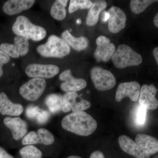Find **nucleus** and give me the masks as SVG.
<instances>
[{
  "label": "nucleus",
  "instance_id": "1",
  "mask_svg": "<svg viewBox=\"0 0 158 158\" xmlns=\"http://www.w3.org/2000/svg\"><path fill=\"white\" fill-rule=\"evenodd\" d=\"M64 130L79 136H88L97 128L95 119L84 111L73 112L64 117L61 123Z\"/></svg>",
  "mask_w": 158,
  "mask_h": 158
},
{
  "label": "nucleus",
  "instance_id": "2",
  "mask_svg": "<svg viewBox=\"0 0 158 158\" xmlns=\"http://www.w3.org/2000/svg\"><path fill=\"white\" fill-rule=\"evenodd\" d=\"M12 30L16 36H21L35 41L42 40L47 35L45 29L32 23L29 19L23 15L16 18Z\"/></svg>",
  "mask_w": 158,
  "mask_h": 158
},
{
  "label": "nucleus",
  "instance_id": "3",
  "mask_svg": "<svg viewBox=\"0 0 158 158\" xmlns=\"http://www.w3.org/2000/svg\"><path fill=\"white\" fill-rule=\"evenodd\" d=\"M37 51L42 56L62 58L70 53V48L62 38L52 35L48 37L47 42L37 47Z\"/></svg>",
  "mask_w": 158,
  "mask_h": 158
},
{
  "label": "nucleus",
  "instance_id": "4",
  "mask_svg": "<svg viewBox=\"0 0 158 158\" xmlns=\"http://www.w3.org/2000/svg\"><path fill=\"white\" fill-rule=\"evenodd\" d=\"M111 59L114 66L120 69L139 65L143 61L140 54L125 44L118 46Z\"/></svg>",
  "mask_w": 158,
  "mask_h": 158
},
{
  "label": "nucleus",
  "instance_id": "5",
  "mask_svg": "<svg viewBox=\"0 0 158 158\" xmlns=\"http://www.w3.org/2000/svg\"><path fill=\"white\" fill-rule=\"evenodd\" d=\"M90 75L95 88L100 91L112 89L116 85V80L110 71L96 66L90 71Z\"/></svg>",
  "mask_w": 158,
  "mask_h": 158
},
{
  "label": "nucleus",
  "instance_id": "6",
  "mask_svg": "<svg viewBox=\"0 0 158 158\" xmlns=\"http://www.w3.org/2000/svg\"><path fill=\"white\" fill-rule=\"evenodd\" d=\"M46 87V82L41 78H33L19 88V92L24 98L35 101L42 95Z\"/></svg>",
  "mask_w": 158,
  "mask_h": 158
},
{
  "label": "nucleus",
  "instance_id": "7",
  "mask_svg": "<svg viewBox=\"0 0 158 158\" xmlns=\"http://www.w3.org/2000/svg\"><path fill=\"white\" fill-rule=\"evenodd\" d=\"M59 68L57 65L48 64H29L26 67V73L29 77L41 78H51L59 73Z\"/></svg>",
  "mask_w": 158,
  "mask_h": 158
},
{
  "label": "nucleus",
  "instance_id": "8",
  "mask_svg": "<svg viewBox=\"0 0 158 158\" xmlns=\"http://www.w3.org/2000/svg\"><path fill=\"white\" fill-rule=\"evenodd\" d=\"M97 45L94 56L98 62H107L113 56L116 47L110 40L104 36H99L96 40Z\"/></svg>",
  "mask_w": 158,
  "mask_h": 158
},
{
  "label": "nucleus",
  "instance_id": "9",
  "mask_svg": "<svg viewBox=\"0 0 158 158\" xmlns=\"http://www.w3.org/2000/svg\"><path fill=\"white\" fill-rule=\"evenodd\" d=\"M108 13L110 16L108 20V28L111 33H119L125 28L127 19L123 10L116 6H113L109 9Z\"/></svg>",
  "mask_w": 158,
  "mask_h": 158
},
{
  "label": "nucleus",
  "instance_id": "10",
  "mask_svg": "<svg viewBox=\"0 0 158 158\" xmlns=\"http://www.w3.org/2000/svg\"><path fill=\"white\" fill-rule=\"evenodd\" d=\"M141 86L138 82L131 81L121 83L118 87L116 94V100L119 102L126 97L131 100L137 102L139 99Z\"/></svg>",
  "mask_w": 158,
  "mask_h": 158
},
{
  "label": "nucleus",
  "instance_id": "11",
  "mask_svg": "<svg viewBox=\"0 0 158 158\" xmlns=\"http://www.w3.org/2000/svg\"><path fill=\"white\" fill-rule=\"evenodd\" d=\"M59 79L64 81L60 86L61 89L64 92H76L84 89L87 85L85 79L74 77L70 70L63 72L59 76Z\"/></svg>",
  "mask_w": 158,
  "mask_h": 158
},
{
  "label": "nucleus",
  "instance_id": "12",
  "mask_svg": "<svg viewBox=\"0 0 158 158\" xmlns=\"http://www.w3.org/2000/svg\"><path fill=\"white\" fill-rule=\"evenodd\" d=\"M157 90L153 85H143L138 99L140 105L147 110H156L158 106V100L156 98Z\"/></svg>",
  "mask_w": 158,
  "mask_h": 158
},
{
  "label": "nucleus",
  "instance_id": "13",
  "mask_svg": "<svg viewBox=\"0 0 158 158\" xmlns=\"http://www.w3.org/2000/svg\"><path fill=\"white\" fill-rule=\"evenodd\" d=\"M118 144L120 148L128 154L136 158H149L150 155L144 151L131 138L126 135L118 138Z\"/></svg>",
  "mask_w": 158,
  "mask_h": 158
},
{
  "label": "nucleus",
  "instance_id": "14",
  "mask_svg": "<svg viewBox=\"0 0 158 158\" xmlns=\"http://www.w3.org/2000/svg\"><path fill=\"white\" fill-rule=\"evenodd\" d=\"M4 124L11 131L12 137L15 140H20L27 132V123L19 117H6L4 119Z\"/></svg>",
  "mask_w": 158,
  "mask_h": 158
},
{
  "label": "nucleus",
  "instance_id": "15",
  "mask_svg": "<svg viewBox=\"0 0 158 158\" xmlns=\"http://www.w3.org/2000/svg\"><path fill=\"white\" fill-rule=\"evenodd\" d=\"M35 2L34 0H9L4 3L3 10L8 15H15L30 9Z\"/></svg>",
  "mask_w": 158,
  "mask_h": 158
},
{
  "label": "nucleus",
  "instance_id": "16",
  "mask_svg": "<svg viewBox=\"0 0 158 158\" xmlns=\"http://www.w3.org/2000/svg\"><path fill=\"white\" fill-rule=\"evenodd\" d=\"M23 110L22 105L12 102L6 93H0V113L2 115L19 116Z\"/></svg>",
  "mask_w": 158,
  "mask_h": 158
},
{
  "label": "nucleus",
  "instance_id": "17",
  "mask_svg": "<svg viewBox=\"0 0 158 158\" xmlns=\"http://www.w3.org/2000/svg\"><path fill=\"white\" fill-rule=\"evenodd\" d=\"M135 142L150 155L158 152V140L152 136L144 134H138L135 138Z\"/></svg>",
  "mask_w": 158,
  "mask_h": 158
},
{
  "label": "nucleus",
  "instance_id": "18",
  "mask_svg": "<svg viewBox=\"0 0 158 158\" xmlns=\"http://www.w3.org/2000/svg\"><path fill=\"white\" fill-rule=\"evenodd\" d=\"M107 6L105 1H97L93 3L86 18V24L89 27L95 25L98 22L100 13L106 8Z\"/></svg>",
  "mask_w": 158,
  "mask_h": 158
},
{
  "label": "nucleus",
  "instance_id": "19",
  "mask_svg": "<svg viewBox=\"0 0 158 158\" xmlns=\"http://www.w3.org/2000/svg\"><path fill=\"white\" fill-rule=\"evenodd\" d=\"M61 36L62 39L65 40L69 45L77 51L83 50L88 47V41L87 38L84 37H74L68 30L64 31Z\"/></svg>",
  "mask_w": 158,
  "mask_h": 158
},
{
  "label": "nucleus",
  "instance_id": "20",
  "mask_svg": "<svg viewBox=\"0 0 158 158\" xmlns=\"http://www.w3.org/2000/svg\"><path fill=\"white\" fill-rule=\"evenodd\" d=\"M67 0H57L55 1L51 8L50 14L55 19L62 20L66 16L65 7L67 6Z\"/></svg>",
  "mask_w": 158,
  "mask_h": 158
},
{
  "label": "nucleus",
  "instance_id": "21",
  "mask_svg": "<svg viewBox=\"0 0 158 158\" xmlns=\"http://www.w3.org/2000/svg\"><path fill=\"white\" fill-rule=\"evenodd\" d=\"M62 96L59 94H49L45 99L47 106L51 113H56L62 109Z\"/></svg>",
  "mask_w": 158,
  "mask_h": 158
},
{
  "label": "nucleus",
  "instance_id": "22",
  "mask_svg": "<svg viewBox=\"0 0 158 158\" xmlns=\"http://www.w3.org/2000/svg\"><path fill=\"white\" fill-rule=\"evenodd\" d=\"M79 96L77 92H66L62 96V109L64 113H68L72 110L73 106L77 102V98Z\"/></svg>",
  "mask_w": 158,
  "mask_h": 158
},
{
  "label": "nucleus",
  "instance_id": "23",
  "mask_svg": "<svg viewBox=\"0 0 158 158\" xmlns=\"http://www.w3.org/2000/svg\"><path fill=\"white\" fill-rule=\"evenodd\" d=\"M157 1L153 0H132L130 2L131 10L135 14H138L143 12L148 7Z\"/></svg>",
  "mask_w": 158,
  "mask_h": 158
},
{
  "label": "nucleus",
  "instance_id": "24",
  "mask_svg": "<svg viewBox=\"0 0 158 158\" xmlns=\"http://www.w3.org/2000/svg\"><path fill=\"white\" fill-rule=\"evenodd\" d=\"M14 44L19 56H23L28 53L30 45L28 40L21 36H16L14 38Z\"/></svg>",
  "mask_w": 158,
  "mask_h": 158
},
{
  "label": "nucleus",
  "instance_id": "25",
  "mask_svg": "<svg viewBox=\"0 0 158 158\" xmlns=\"http://www.w3.org/2000/svg\"><path fill=\"white\" fill-rule=\"evenodd\" d=\"M22 158H41L42 152L34 145H29L23 148L19 151Z\"/></svg>",
  "mask_w": 158,
  "mask_h": 158
},
{
  "label": "nucleus",
  "instance_id": "26",
  "mask_svg": "<svg viewBox=\"0 0 158 158\" xmlns=\"http://www.w3.org/2000/svg\"><path fill=\"white\" fill-rule=\"evenodd\" d=\"M93 3L89 0H71L69 2V11L72 13L79 9H90Z\"/></svg>",
  "mask_w": 158,
  "mask_h": 158
},
{
  "label": "nucleus",
  "instance_id": "27",
  "mask_svg": "<svg viewBox=\"0 0 158 158\" xmlns=\"http://www.w3.org/2000/svg\"><path fill=\"white\" fill-rule=\"evenodd\" d=\"M37 134L39 138V143L40 144L51 145L55 141L53 135L46 129H39L37 131Z\"/></svg>",
  "mask_w": 158,
  "mask_h": 158
},
{
  "label": "nucleus",
  "instance_id": "28",
  "mask_svg": "<svg viewBox=\"0 0 158 158\" xmlns=\"http://www.w3.org/2000/svg\"><path fill=\"white\" fill-rule=\"evenodd\" d=\"M0 50L5 52L10 57L16 59L20 56L14 44L9 43L2 44L0 45Z\"/></svg>",
  "mask_w": 158,
  "mask_h": 158
},
{
  "label": "nucleus",
  "instance_id": "29",
  "mask_svg": "<svg viewBox=\"0 0 158 158\" xmlns=\"http://www.w3.org/2000/svg\"><path fill=\"white\" fill-rule=\"evenodd\" d=\"M38 143H39V138L37 133L35 131L30 132L23 138V145H32Z\"/></svg>",
  "mask_w": 158,
  "mask_h": 158
},
{
  "label": "nucleus",
  "instance_id": "30",
  "mask_svg": "<svg viewBox=\"0 0 158 158\" xmlns=\"http://www.w3.org/2000/svg\"><path fill=\"white\" fill-rule=\"evenodd\" d=\"M90 106H91V103L90 102L86 100L81 98L80 101L77 102L72 109V110L73 112L82 111L90 108Z\"/></svg>",
  "mask_w": 158,
  "mask_h": 158
},
{
  "label": "nucleus",
  "instance_id": "31",
  "mask_svg": "<svg viewBox=\"0 0 158 158\" xmlns=\"http://www.w3.org/2000/svg\"><path fill=\"white\" fill-rule=\"evenodd\" d=\"M146 113H147V110L140 105L138 108L137 113V117H137L136 120L138 124H144L146 119Z\"/></svg>",
  "mask_w": 158,
  "mask_h": 158
},
{
  "label": "nucleus",
  "instance_id": "32",
  "mask_svg": "<svg viewBox=\"0 0 158 158\" xmlns=\"http://www.w3.org/2000/svg\"><path fill=\"white\" fill-rule=\"evenodd\" d=\"M50 118V113L46 110L40 109L39 113L37 114L36 119L40 124H44Z\"/></svg>",
  "mask_w": 158,
  "mask_h": 158
},
{
  "label": "nucleus",
  "instance_id": "33",
  "mask_svg": "<svg viewBox=\"0 0 158 158\" xmlns=\"http://www.w3.org/2000/svg\"><path fill=\"white\" fill-rule=\"evenodd\" d=\"M40 109V108L38 107V106H29L26 109V116L28 118H31V119L36 118Z\"/></svg>",
  "mask_w": 158,
  "mask_h": 158
},
{
  "label": "nucleus",
  "instance_id": "34",
  "mask_svg": "<svg viewBox=\"0 0 158 158\" xmlns=\"http://www.w3.org/2000/svg\"><path fill=\"white\" fill-rule=\"evenodd\" d=\"M10 57L5 52L0 50V64L3 65L7 64L10 61Z\"/></svg>",
  "mask_w": 158,
  "mask_h": 158
},
{
  "label": "nucleus",
  "instance_id": "35",
  "mask_svg": "<svg viewBox=\"0 0 158 158\" xmlns=\"http://www.w3.org/2000/svg\"><path fill=\"white\" fill-rule=\"evenodd\" d=\"M0 158H14L6 150L0 147Z\"/></svg>",
  "mask_w": 158,
  "mask_h": 158
},
{
  "label": "nucleus",
  "instance_id": "36",
  "mask_svg": "<svg viewBox=\"0 0 158 158\" xmlns=\"http://www.w3.org/2000/svg\"><path fill=\"white\" fill-rule=\"evenodd\" d=\"M90 158H105L104 155L102 152L95 151L92 153Z\"/></svg>",
  "mask_w": 158,
  "mask_h": 158
},
{
  "label": "nucleus",
  "instance_id": "37",
  "mask_svg": "<svg viewBox=\"0 0 158 158\" xmlns=\"http://www.w3.org/2000/svg\"><path fill=\"white\" fill-rule=\"evenodd\" d=\"M153 54L155 58L156 62L157 64L158 65V48L156 47L154 49L153 51Z\"/></svg>",
  "mask_w": 158,
  "mask_h": 158
},
{
  "label": "nucleus",
  "instance_id": "38",
  "mask_svg": "<svg viewBox=\"0 0 158 158\" xmlns=\"http://www.w3.org/2000/svg\"><path fill=\"white\" fill-rule=\"evenodd\" d=\"M104 16H103V20L104 21L106 22L107 21L109 20V13H108V12H106V11H105L103 13Z\"/></svg>",
  "mask_w": 158,
  "mask_h": 158
},
{
  "label": "nucleus",
  "instance_id": "39",
  "mask_svg": "<svg viewBox=\"0 0 158 158\" xmlns=\"http://www.w3.org/2000/svg\"><path fill=\"white\" fill-rule=\"evenodd\" d=\"M154 24L155 26L157 28H158V13H157L156 15V16H155L154 19L153 20Z\"/></svg>",
  "mask_w": 158,
  "mask_h": 158
},
{
  "label": "nucleus",
  "instance_id": "40",
  "mask_svg": "<svg viewBox=\"0 0 158 158\" xmlns=\"http://www.w3.org/2000/svg\"><path fill=\"white\" fill-rule=\"evenodd\" d=\"M2 66V64H0V77L2 76L3 74Z\"/></svg>",
  "mask_w": 158,
  "mask_h": 158
},
{
  "label": "nucleus",
  "instance_id": "41",
  "mask_svg": "<svg viewBox=\"0 0 158 158\" xmlns=\"http://www.w3.org/2000/svg\"><path fill=\"white\" fill-rule=\"evenodd\" d=\"M67 158H82L80 156H69Z\"/></svg>",
  "mask_w": 158,
  "mask_h": 158
}]
</instances>
